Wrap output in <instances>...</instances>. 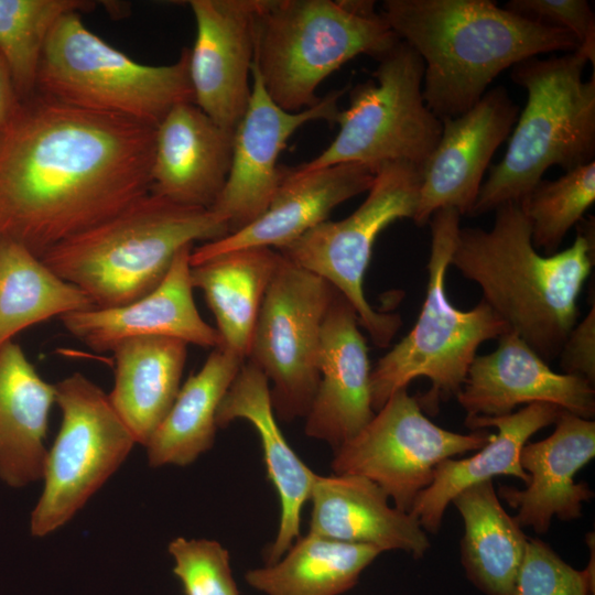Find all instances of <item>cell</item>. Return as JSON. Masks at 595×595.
<instances>
[{
  "instance_id": "cell-10",
  "label": "cell",
  "mask_w": 595,
  "mask_h": 595,
  "mask_svg": "<svg viewBox=\"0 0 595 595\" xmlns=\"http://www.w3.org/2000/svg\"><path fill=\"white\" fill-rule=\"evenodd\" d=\"M421 169L407 162L380 164L366 199L349 216L323 221L278 250L340 292L354 307L359 326L379 347L390 344L401 318L371 307L364 293L365 273L379 234L398 219H413Z\"/></svg>"
},
{
  "instance_id": "cell-17",
  "label": "cell",
  "mask_w": 595,
  "mask_h": 595,
  "mask_svg": "<svg viewBox=\"0 0 595 595\" xmlns=\"http://www.w3.org/2000/svg\"><path fill=\"white\" fill-rule=\"evenodd\" d=\"M497 339L494 351L475 356L456 394L466 420L506 415L519 404L536 402L552 403L585 419L594 416V385L575 375L553 371L512 331Z\"/></svg>"
},
{
  "instance_id": "cell-3",
  "label": "cell",
  "mask_w": 595,
  "mask_h": 595,
  "mask_svg": "<svg viewBox=\"0 0 595 595\" xmlns=\"http://www.w3.org/2000/svg\"><path fill=\"white\" fill-rule=\"evenodd\" d=\"M494 212L490 229H459L450 264L475 282L482 301L549 363L576 324L577 300L594 261L591 227L569 248L542 256L520 204Z\"/></svg>"
},
{
  "instance_id": "cell-1",
  "label": "cell",
  "mask_w": 595,
  "mask_h": 595,
  "mask_svg": "<svg viewBox=\"0 0 595 595\" xmlns=\"http://www.w3.org/2000/svg\"><path fill=\"white\" fill-rule=\"evenodd\" d=\"M154 126L35 93L0 130V238L41 258L151 188Z\"/></svg>"
},
{
  "instance_id": "cell-13",
  "label": "cell",
  "mask_w": 595,
  "mask_h": 595,
  "mask_svg": "<svg viewBox=\"0 0 595 595\" xmlns=\"http://www.w3.org/2000/svg\"><path fill=\"white\" fill-rule=\"evenodd\" d=\"M490 433H456L434 424L407 388L394 392L350 440L334 450V474L357 475L377 484L399 510L410 512L433 479L436 466L478 451Z\"/></svg>"
},
{
  "instance_id": "cell-16",
  "label": "cell",
  "mask_w": 595,
  "mask_h": 595,
  "mask_svg": "<svg viewBox=\"0 0 595 595\" xmlns=\"http://www.w3.org/2000/svg\"><path fill=\"white\" fill-rule=\"evenodd\" d=\"M261 0H191L196 36L188 48L194 104L235 131L249 104Z\"/></svg>"
},
{
  "instance_id": "cell-30",
  "label": "cell",
  "mask_w": 595,
  "mask_h": 595,
  "mask_svg": "<svg viewBox=\"0 0 595 595\" xmlns=\"http://www.w3.org/2000/svg\"><path fill=\"white\" fill-rule=\"evenodd\" d=\"M452 502L464 521L461 552L469 581L486 595H517L529 539L502 508L493 482L462 490Z\"/></svg>"
},
{
  "instance_id": "cell-38",
  "label": "cell",
  "mask_w": 595,
  "mask_h": 595,
  "mask_svg": "<svg viewBox=\"0 0 595 595\" xmlns=\"http://www.w3.org/2000/svg\"><path fill=\"white\" fill-rule=\"evenodd\" d=\"M564 374L595 383V306L569 333L558 356Z\"/></svg>"
},
{
  "instance_id": "cell-11",
  "label": "cell",
  "mask_w": 595,
  "mask_h": 595,
  "mask_svg": "<svg viewBox=\"0 0 595 595\" xmlns=\"http://www.w3.org/2000/svg\"><path fill=\"white\" fill-rule=\"evenodd\" d=\"M62 423L44 465V487L30 519L33 537L67 523L137 443L108 394L80 372L55 383Z\"/></svg>"
},
{
  "instance_id": "cell-35",
  "label": "cell",
  "mask_w": 595,
  "mask_h": 595,
  "mask_svg": "<svg viewBox=\"0 0 595 595\" xmlns=\"http://www.w3.org/2000/svg\"><path fill=\"white\" fill-rule=\"evenodd\" d=\"M167 549L185 595H239L229 552L219 542L178 537Z\"/></svg>"
},
{
  "instance_id": "cell-22",
  "label": "cell",
  "mask_w": 595,
  "mask_h": 595,
  "mask_svg": "<svg viewBox=\"0 0 595 595\" xmlns=\"http://www.w3.org/2000/svg\"><path fill=\"white\" fill-rule=\"evenodd\" d=\"M234 133L194 102L172 108L155 128L150 192L209 209L228 177Z\"/></svg>"
},
{
  "instance_id": "cell-25",
  "label": "cell",
  "mask_w": 595,
  "mask_h": 595,
  "mask_svg": "<svg viewBox=\"0 0 595 595\" xmlns=\"http://www.w3.org/2000/svg\"><path fill=\"white\" fill-rule=\"evenodd\" d=\"M562 410L552 403L536 402L506 415L465 420L472 430L496 426L498 434H491L487 444L472 457L441 462L431 484L415 498L410 513L424 530L436 532L447 505L462 490L501 475L515 476L527 484L529 476L520 464L521 448L536 432L555 423Z\"/></svg>"
},
{
  "instance_id": "cell-27",
  "label": "cell",
  "mask_w": 595,
  "mask_h": 595,
  "mask_svg": "<svg viewBox=\"0 0 595 595\" xmlns=\"http://www.w3.org/2000/svg\"><path fill=\"white\" fill-rule=\"evenodd\" d=\"M187 345L172 337L141 336L126 339L112 350L115 383L108 397L143 446L180 391Z\"/></svg>"
},
{
  "instance_id": "cell-4",
  "label": "cell",
  "mask_w": 595,
  "mask_h": 595,
  "mask_svg": "<svg viewBox=\"0 0 595 595\" xmlns=\"http://www.w3.org/2000/svg\"><path fill=\"white\" fill-rule=\"evenodd\" d=\"M229 234L207 208L149 192L105 221L47 250L41 260L84 291L94 307L128 304L155 289L175 255Z\"/></svg>"
},
{
  "instance_id": "cell-26",
  "label": "cell",
  "mask_w": 595,
  "mask_h": 595,
  "mask_svg": "<svg viewBox=\"0 0 595 595\" xmlns=\"http://www.w3.org/2000/svg\"><path fill=\"white\" fill-rule=\"evenodd\" d=\"M55 385L45 381L23 349L0 347V479L23 487L43 478L45 437Z\"/></svg>"
},
{
  "instance_id": "cell-2",
  "label": "cell",
  "mask_w": 595,
  "mask_h": 595,
  "mask_svg": "<svg viewBox=\"0 0 595 595\" xmlns=\"http://www.w3.org/2000/svg\"><path fill=\"white\" fill-rule=\"evenodd\" d=\"M381 15L423 60V99L439 119L469 110L517 63L580 48L572 33L527 20L491 0H386Z\"/></svg>"
},
{
  "instance_id": "cell-23",
  "label": "cell",
  "mask_w": 595,
  "mask_h": 595,
  "mask_svg": "<svg viewBox=\"0 0 595 595\" xmlns=\"http://www.w3.org/2000/svg\"><path fill=\"white\" fill-rule=\"evenodd\" d=\"M239 419L248 421L259 435L267 474L280 501L278 532L264 555L266 564H272L301 536V515L316 474L286 442L272 408L268 378L248 360L225 394L216 423L226 428Z\"/></svg>"
},
{
  "instance_id": "cell-6",
  "label": "cell",
  "mask_w": 595,
  "mask_h": 595,
  "mask_svg": "<svg viewBox=\"0 0 595 595\" xmlns=\"http://www.w3.org/2000/svg\"><path fill=\"white\" fill-rule=\"evenodd\" d=\"M400 39L374 1L261 0L253 65L269 97L299 112L320 84L358 55L379 61Z\"/></svg>"
},
{
  "instance_id": "cell-32",
  "label": "cell",
  "mask_w": 595,
  "mask_h": 595,
  "mask_svg": "<svg viewBox=\"0 0 595 595\" xmlns=\"http://www.w3.org/2000/svg\"><path fill=\"white\" fill-rule=\"evenodd\" d=\"M87 294L21 244L0 238V347L24 328L93 309Z\"/></svg>"
},
{
  "instance_id": "cell-15",
  "label": "cell",
  "mask_w": 595,
  "mask_h": 595,
  "mask_svg": "<svg viewBox=\"0 0 595 595\" xmlns=\"http://www.w3.org/2000/svg\"><path fill=\"white\" fill-rule=\"evenodd\" d=\"M519 106L505 86L487 90L466 112L443 118L441 138L421 169L413 221L425 226L441 208L469 215L494 153L510 136Z\"/></svg>"
},
{
  "instance_id": "cell-19",
  "label": "cell",
  "mask_w": 595,
  "mask_h": 595,
  "mask_svg": "<svg viewBox=\"0 0 595 595\" xmlns=\"http://www.w3.org/2000/svg\"><path fill=\"white\" fill-rule=\"evenodd\" d=\"M193 245L183 247L161 283L128 304L93 307L60 317L65 329L95 351L104 353L126 339L164 336L207 348L220 346L217 329L197 311L191 282Z\"/></svg>"
},
{
  "instance_id": "cell-31",
  "label": "cell",
  "mask_w": 595,
  "mask_h": 595,
  "mask_svg": "<svg viewBox=\"0 0 595 595\" xmlns=\"http://www.w3.org/2000/svg\"><path fill=\"white\" fill-rule=\"evenodd\" d=\"M380 553L375 547L309 532L277 562L249 570L245 578L264 595H340Z\"/></svg>"
},
{
  "instance_id": "cell-7",
  "label": "cell",
  "mask_w": 595,
  "mask_h": 595,
  "mask_svg": "<svg viewBox=\"0 0 595 595\" xmlns=\"http://www.w3.org/2000/svg\"><path fill=\"white\" fill-rule=\"evenodd\" d=\"M461 214L441 208L430 218L431 249L426 266V294L411 331L371 368L370 389L375 412L398 390L420 377L431 382L419 400L433 409L441 399L456 396L478 347L510 331L484 302L468 311L456 309L447 298L445 275L461 229Z\"/></svg>"
},
{
  "instance_id": "cell-39",
  "label": "cell",
  "mask_w": 595,
  "mask_h": 595,
  "mask_svg": "<svg viewBox=\"0 0 595 595\" xmlns=\"http://www.w3.org/2000/svg\"><path fill=\"white\" fill-rule=\"evenodd\" d=\"M10 68L0 52V130H2L20 106Z\"/></svg>"
},
{
  "instance_id": "cell-37",
  "label": "cell",
  "mask_w": 595,
  "mask_h": 595,
  "mask_svg": "<svg viewBox=\"0 0 595 595\" xmlns=\"http://www.w3.org/2000/svg\"><path fill=\"white\" fill-rule=\"evenodd\" d=\"M504 8L532 22L565 30L595 63V14L586 0H509Z\"/></svg>"
},
{
  "instance_id": "cell-20",
  "label": "cell",
  "mask_w": 595,
  "mask_h": 595,
  "mask_svg": "<svg viewBox=\"0 0 595 595\" xmlns=\"http://www.w3.org/2000/svg\"><path fill=\"white\" fill-rule=\"evenodd\" d=\"M376 170L361 163H338L301 172L282 166L281 182L263 214L247 227L193 248L191 266L249 247L275 250L326 221L340 203L368 192Z\"/></svg>"
},
{
  "instance_id": "cell-24",
  "label": "cell",
  "mask_w": 595,
  "mask_h": 595,
  "mask_svg": "<svg viewBox=\"0 0 595 595\" xmlns=\"http://www.w3.org/2000/svg\"><path fill=\"white\" fill-rule=\"evenodd\" d=\"M387 494L366 477L315 475L310 531L333 540L423 556L430 541L419 520L390 506Z\"/></svg>"
},
{
  "instance_id": "cell-21",
  "label": "cell",
  "mask_w": 595,
  "mask_h": 595,
  "mask_svg": "<svg viewBox=\"0 0 595 595\" xmlns=\"http://www.w3.org/2000/svg\"><path fill=\"white\" fill-rule=\"evenodd\" d=\"M595 455V422L562 410L548 437L527 442L520 464L529 476L527 487L499 486V495L517 509L520 527L536 532L549 530L553 516L573 520L582 516V505L593 496L586 484L576 483V473Z\"/></svg>"
},
{
  "instance_id": "cell-29",
  "label": "cell",
  "mask_w": 595,
  "mask_h": 595,
  "mask_svg": "<svg viewBox=\"0 0 595 595\" xmlns=\"http://www.w3.org/2000/svg\"><path fill=\"white\" fill-rule=\"evenodd\" d=\"M246 360L217 347L180 391L145 445L151 467L186 466L210 450L216 415L230 385Z\"/></svg>"
},
{
  "instance_id": "cell-9",
  "label": "cell",
  "mask_w": 595,
  "mask_h": 595,
  "mask_svg": "<svg viewBox=\"0 0 595 595\" xmlns=\"http://www.w3.org/2000/svg\"><path fill=\"white\" fill-rule=\"evenodd\" d=\"M371 75L349 90V105L336 119L335 139L296 170L309 172L338 163H361L375 170L386 162L423 166L442 133L441 119L423 99V60L399 40Z\"/></svg>"
},
{
  "instance_id": "cell-8",
  "label": "cell",
  "mask_w": 595,
  "mask_h": 595,
  "mask_svg": "<svg viewBox=\"0 0 595 595\" xmlns=\"http://www.w3.org/2000/svg\"><path fill=\"white\" fill-rule=\"evenodd\" d=\"M36 93L156 127L175 106L194 102L188 48L169 65L141 64L87 29L82 13L72 12L57 21L46 41Z\"/></svg>"
},
{
  "instance_id": "cell-12",
  "label": "cell",
  "mask_w": 595,
  "mask_h": 595,
  "mask_svg": "<svg viewBox=\"0 0 595 595\" xmlns=\"http://www.w3.org/2000/svg\"><path fill=\"white\" fill-rule=\"evenodd\" d=\"M334 291L326 280L284 256L268 286L247 360L268 378L272 408L281 421L309 412L320 378L322 326Z\"/></svg>"
},
{
  "instance_id": "cell-33",
  "label": "cell",
  "mask_w": 595,
  "mask_h": 595,
  "mask_svg": "<svg viewBox=\"0 0 595 595\" xmlns=\"http://www.w3.org/2000/svg\"><path fill=\"white\" fill-rule=\"evenodd\" d=\"M95 6L87 0H0V52L20 100L36 93L43 50L57 21L72 12H89Z\"/></svg>"
},
{
  "instance_id": "cell-14",
  "label": "cell",
  "mask_w": 595,
  "mask_h": 595,
  "mask_svg": "<svg viewBox=\"0 0 595 595\" xmlns=\"http://www.w3.org/2000/svg\"><path fill=\"white\" fill-rule=\"evenodd\" d=\"M251 75V95L235 129L228 177L209 208L227 225L229 234L247 227L267 209L282 178L278 159L291 136L311 121L335 125L338 100L348 90H332L315 106L289 112L269 97L253 64Z\"/></svg>"
},
{
  "instance_id": "cell-5",
  "label": "cell",
  "mask_w": 595,
  "mask_h": 595,
  "mask_svg": "<svg viewBox=\"0 0 595 595\" xmlns=\"http://www.w3.org/2000/svg\"><path fill=\"white\" fill-rule=\"evenodd\" d=\"M588 62L577 50L529 57L511 67V80L527 93L526 106L504 158L489 167L469 216L520 204L551 166L567 172L594 161L595 76L583 78Z\"/></svg>"
},
{
  "instance_id": "cell-34",
  "label": "cell",
  "mask_w": 595,
  "mask_h": 595,
  "mask_svg": "<svg viewBox=\"0 0 595 595\" xmlns=\"http://www.w3.org/2000/svg\"><path fill=\"white\" fill-rule=\"evenodd\" d=\"M595 202V161L541 180L520 203L531 226L536 249L556 252L570 229Z\"/></svg>"
},
{
  "instance_id": "cell-36",
  "label": "cell",
  "mask_w": 595,
  "mask_h": 595,
  "mask_svg": "<svg viewBox=\"0 0 595 595\" xmlns=\"http://www.w3.org/2000/svg\"><path fill=\"white\" fill-rule=\"evenodd\" d=\"M594 552L580 571L564 562L547 543L529 539L517 580V595H594Z\"/></svg>"
},
{
  "instance_id": "cell-18",
  "label": "cell",
  "mask_w": 595,
  "mask_h": 595,
  "mask_svg": "<svg viewBox=\"0 0 595 595\" xmlns=\"http://www.w3.org/2000/svg\"><path fill=\"white\" fill-rule=\"evenodd\" d=\"M317 368L304 432L335 450L375 415L367 343L354 307L336 289L322 326Z\"/></svg>"
},
{
  "instance_id": "cell-28",
  "label": "cell",
  "mask_w": 595,
  "mask_h": 595,
  "mask_svg": "<svg viewBox=\"0 0 595 595\" xmlns=\"http://www.w3.org/2000/svg\"><path fill=\"white\" fill-rule=\"evenodd\" d=\"M283 256L268 247L217 255L191 266L193 288L203 291L216 320L220 348L247 360L268 286Z\"/></svg>"
}]
</instances>
